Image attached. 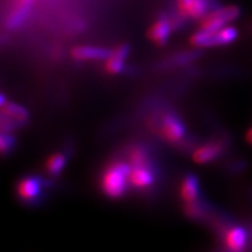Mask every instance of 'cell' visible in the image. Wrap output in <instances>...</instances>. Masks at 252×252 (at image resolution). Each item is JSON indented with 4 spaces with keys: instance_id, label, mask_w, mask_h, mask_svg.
I'll use <instances>...</instances> for the list:
<instances>
[{
    "instance_id": "cell-15",
    "label": "cell",
    "mask_w": 252,
    "mask_h": 252,
    "mask_svg": "<svg viewBox=\"0 0 252 252\" xmlns=\"http://www.w3.org/2000/svg\"><path fill=\"white\" fill-rule=\"evenodd\" d=\"M185 213L186 215L190 219L194 220H201L206 216L207 208L206 204L201 201H195L193 203H186L185 204Z\"/></svg>"
},
{
    "instance_id": "cell-9",
    "label": "cell",
    "mask_w": 252,
    "mask_h": 252,
    "mask_svg": "<svg viewBox=\"0 0 252 252\" xmlns=\"http://www.w3.org/2000/svg\"><path fill=\"white\" fill-rule=\"evenodd\" d=\"M172 32V25L169 19L161 15L150 28V39L158 46H165L168 42Z\"/></svg>"
},
{
    "instance_id": "cell-18",
    "label": "cell",
    "mask_w": 252,
    "mask_h": 252,
    "mask_svg": "<svg viewBox=\"0 0 252 252\" xmlns=\"http://www.w3.org/2000/svg\"><path fill=\"white\" fill-rule=\"evenodd\" d=\"M17 146V140L15 137L9 132H1V137H0V150L1 154L4 157L9 156L12 151Z\"/></svg>"
},
{
    "instance_id": "cell-5",
    "label": "cell",
    "mask_w": 252,
    "mask_h": 252,
    "mask_svg": "<svg viewBox=\"0 0 252 252\" xmlns=\"http://www.w3.org/2000/svg\"><path fill=\"white\" fill-rule=\"evenodd\" d=\"M130 186L137 190L150 189L156 184L157 171L154 163L130 166Z\"/></svg>"
},
{
    "instance_id": "cell-12",
    "label": "cell",
    "mask_w": 252,
    "mask_h": 252,
    "mask_svg": "<svg viewBox=\"0 0 252 252\" xmlns=\"http://www.w3.org/2000/svg\"><path fill=\"white\" fill-rule=\"evenodd\" d=\"M68 162V158L63 153H53L47 158L45 162V171L50 178H56L63 172Z\"/></svg>"
},
{
    "instance_id": "cell-11",
    "label": "cell",
    "mask_w": 252,
    "mask_h": 252,
    "mask_svg": "<svg viewBox=\"0 0 252 252\" xmlns=\"http://www.w3.org/2000/svg\"><path fill=\"white\" fill-rule=\"evenodd\" d=\"M32 5L33 4L25 1V0H19L18 5L15 6L13 12L7 19V27L9 30H17L24 24V21L28 17V13H30Z\"/></svg>"
},
{
    "instance_id": "cell-16",
    "label": "cell",
    "mask_w": 252,
    "mask_h": 252,
    "mask_svg": "<svg viewBox=\"0 0 252 252\" xmlns=\"http://www.w3.org/2000/svg\"><path fill=\"white\" fill-rule=\"evenodd\" d=\"M208 1L207 0H193L189 6L186 15L193 19H203L207 15Z\"/></svg>"
},
{
    "instance_id": "cell-10",
    "label": "cell",
    "mask_w": 252,
    "mask_h": 252,
    "mask_svg": "<svg viewBox=\"0 0 252 252\" xmlns=\"http://www.w3.org/2000/svg\"><path fill=\"white\" fill-rule=\"evenodd\" d=\"M200 196V182L198 178L193 173H188L181 182L180 197L186 203H193Z\"/></svg>"
},
{
    "instance_id": "cell-21",
    "label": "cell",
    "mask_w": 252,
    "mask_h": 252,
    "mask_svg": "<svg viewBox=\"0 0 252 252\" xmlns=\"http://www.w3.org/2000/svg\"><path fill=\"white\" fill-rule=\"evenodd\" d=\"M25 1H28V2H31V4H33V2L35 1V0H25Z\"/></svg>"
},
{
    "instance_id": "cell-7",
    "label": "cell",
    "mask_w": 252,
    "mask_h": 252,
    "mask_svg": "<svg viewBox=\"0 0 252 252\" xmlns=\"http://www.w3.org/2000/svg\"><path fill=\"white\" fill-rule=\"evenodd\" d=\"M112 50L93 46H78L71 49V58L76 61H106Z\"/></svg>"
},
{
    "instance_id": "cell-2",
    "label": "cell",
    "mask_w": 252,
    "mask_h": 252,
    "mask_svg": "<svg viewBox=\"0 0 252 252\" xmlns=\"http://www.w3.org/2000/svg\"><path fill=\"white\" fill-rule=\"evenodd\" d=\"M47 179L37 175H26L19 179L15 186V193L23 203L28 206L37 204L43 196V190L47 188Z\"/></svg>"
},
{
    "instance_id": "cell-20",
    "label": "cell",
    "mask_w": 252,
    "mask_h": 252,
    "mask_svg": "<svg viewBox=\"0 0 252 252\" xmlns=\"http://www.w3.org/2000/svg\"><path fill=\"white\" fill-rule=\"evenodd\" d=\"M245 138H247L248 143L250 144V145H252V127L247 132V137H245Z\"/></svg>"
},
{
    "instance_id": "cell-14",
    "label": "cell",
    "mask_w": 252,
    "mask_h": 252,
    "mask_svg": "<svg viewBox=\"0 0 252 252\" xmlns=\"http://www.w3.org/2000/svg\"><path fill=\"white\" fill-rule=\"evenodd\" d=\"M190 43L197 48L214 47V33H209L203 30L197 31L190 37Z\"/></svg>"
},
{
    "instance_id": "cell-17",
    "label": "cell",
    "mask_w": 252,
    "mask_h": 252,
    "mask_svg": "<svg viewBox=\"0 0 252 252\" xmlns=\"http://www.w3.org/2000/svg\"><path fill=\"white\" fill-rule=\"evenodd\" d=\"M125 61L126 60H123L121 58H118V56L112 54L108 60H106L105 71L111 75L122 74L125 69Z\"/></svg>"
},
{
    "instance_id": "cell-6",
    "label": "cell",
    "mask_w": 252,
    "mask_h": 252,
    "mask_svg": "<svg viewBox=\"0 0 252 252\" xmlns=\"http://www.w3.org/2000/svg\"><path fill=\"white\" fill-rule=\"evenodd\" d=\"M223 241L230 252H243L248 245L249 234L241 225L230 226L223 232Z\"/></svg>"
},
{
    "instance_id": "cell-13",
    "label": "cell",
    "mask_w": 252,
    "mask_h": 252,
    "mask_svg": "<svg viewBox=\"0 0 252 252\" xmlns=\"http://www.w3.org/2000/svg\"><path fill=\"white\" fill-rule=\"evenodd\" d=\"M238 35L239 33L237 28L228 25V26L223 27L222 30L214 33V47L230 45L238 39Z\"/></svg>"
},
{
    "instance_id": "cell-3",
    "label": "cell",
    "mask_w": 252,
    "mask_h": 252,
    "mask_svg": "<svg viewBox=\"0 0 252 252\" xmlns=\"http://www.w3.org/2000/svg\"><path fill=\"white\" fill-rule=\"evenodd\" d=\"M157 130L163 140L176 144L185 138L186 124L176 113L166 112L157 123Z\"/></svg>"
},
{
    "instance_id": "cell-1",
    "label": "cell",
    "mask_w": 252,
    "mask_h": 252,
    "mask_svg": "<svg viewBox=\"0 0 252 252\" xmlns=\"http://www.w3.org/2000/svg\"><path fill=\"white\" fill-rule=\"evenodd\" d=\"M131 167L127 161L116 159L110 161L103 168L100 175V189L106 197L111 200H118L124 197L130 186Z\"/></svg>"
},
{
    "instance_id": "cell-4",
    "label": "cell",
    "mask_w": 252,
    "mask_h": 252,
    "mask_svg": "<svg viewBox=\"0 0 252 252\" xmlns=\"http://www.w3.org/2000/svg\"><path fill=\"white\" fill-rule=\"evenodd\" d=\"M1 132H12L18 130L28 123V111L24 106L15 103H6L1 106Z\"/></svg>"
},
{
    "instance_id": "cell-19",
    "label": "cell",
    "mask_w": 252,
    "mask_h": 252,
    "mask_svg": "<svg viewBox=\"0 0 252 252\" xmlns=\"http://www.w3.org/2000/svg\"><path fill=\"white\" fill-rule=\"evenodd\" d=\"M179 1V7H180L181 12L184 14L187 13L189 6H190L191 2H193V0H178Z\"/></svg>"
},
{
    "instance_id": "cell-8",
    "label": "cell",
    "mask_w": 252,
    "mask_h": 252,
    "mask_svg": "<svg viewBox=\"0 0 252 252\" xmlns=\"http://www.w3.org/2000/svg\"><path fill=\"white\" fill-rule=\"evenodd\" d=\"M223 151H224V146L220 141H210V143L203 144L195 149L193 152V161L198 165L209 163L222 156Z\"/></svg>"
}]
</instances>
